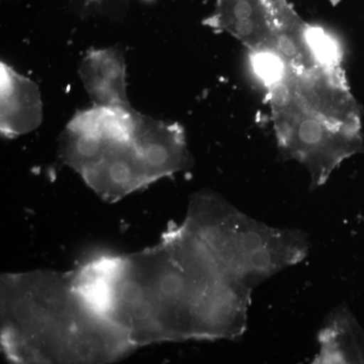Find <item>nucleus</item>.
<instances>
[{
    "label": "nucleus",
    "instance_id": "f257e3e1",
    "mask_svg": "<svg viewBox=\"0 0 364 364\" xmlns=\"http://www.w3.org/2000/svg\"><path fill=\"white\" fill-rule=\"evenodd\" d=\"M188 227L224 274L252 289L308 254L304 232L267 226L215 196L198 198Z\"/></svg>",
    "mask_w": 364,
    "mask_h": 364
},
{
    "label": "nucleus",
    "instance_id": "f03ea898",
    "mask_svg": "<svg viewBox=\"0 0 364 364\" xmlns=\"http://www.w3.org/2000/svg\"><path fill=\"white\" fill-rule=\"evenodd\" d=\"M272 112L280 149L308 169L314 188L326 183L340 163L360 147L355 122L299 105Z\"/></svg>",
    "mask_w": 364,
    "mask_h": 364
},
{
    "label": "nucleus",
    "instance_id": "7ed1b4c3",
    "mask_svg": "<svg viewBox=\"0 0 364 364\" xmlns=\"http://www.w3.org/2000/svg\"><path fill=\"white\" fill-rule=\"evenodd\" d=\"M43 102L38 85L6 62L0 64V129L2 135H25L42 124Z\"/></svg>",
    "mask_w": 364,
    "mask_h": 364
},
{
    "label": "nucleus",
    "instance_id": "20e7f679",
    "mask_svg": "<svg viewBox=\"0 0 364 364\" xmlns=\"http://www.w3.org/2000/svg\"><path fill=\"white\" fill-rule=\"evenodd\" d=\"M79 75L93 104H129L127 67L124 53L117 46L90 49L79 65Z\"/></svg>",
    "mask_w": 364,
    "mask_h": 364
},
{
    "label": "nucleus",
    "instance_id": "39448f33",
    "mask_svg": "<svg viewBox=\"0 0 364 364\" xmlns=\"http://www.w3.org/2000/svg\"><path fill=\"white\" fill-rule=\"evenodd\" d=\"M320 351L315 363H364V344L355 321L347 311L330 315L318 335Z\"/></svg>",
    "mask_w": 364,
    "mask_h": 364
},
{
    "label": "nucleus",
    "instance_id": "423d86ee",
    "mask_svg": "<svg viewBox=\"0 0 364 364\" xmlns=\"http://www.w3.org/2000/svg\"><path fill=\"white\" fill-rule=\"evenodd\" d=\"M121 298L127 304H142L143 289L140 284L133 282V280H127L121 287Z\"/></svg>",
    "mask_w": 364,
    "mask_h": 364
}]
</instances>
